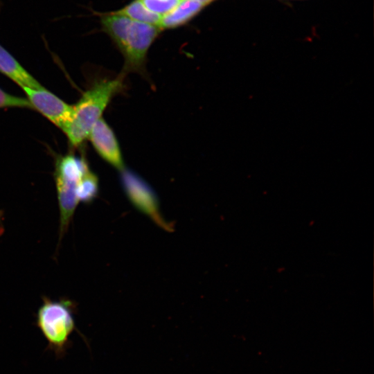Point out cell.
Wrapping results in <instances>:
<instances>
[{"instance_id":"obj_1","label":"cell","mask_w":374,"mask_h":374,"mask_svg":"<svg viewBox=\"0 0 374 374\" xmlns=\"http://www.w3.org/2000/svg\"><path fill=\"white\" fill-rule=\"evenodd\" d=\"M103 30L112 39L124 58L121 74L145 73L149 48L161 30L155 26L132 20L114 12L100 15Z\"/></svg>"},{"instance_id":"obj_2","label":"cell","mask_w":374,"mask_h":374,"mask_svg":"<svg viewBox=\"0 0 374 374\" xmlns=\"http://www.w3.org/2000/svg\"><path fill=\"white\" fill-rule=\"evenodd\" d=\"M124 78L120 73L114 79L95 82L73 105L71 119L63 130L72 146L78 147L88 139L111 100L123 89Z\"/></svg>"},{"instance_id":"obj_3","label":"cell","mask_w":374,"mask_h":374,"mask_svg":"<svg viewBox=\"0 0 374 374\" xmlns=\"http://www.w3.org/2000/svg\"><path fill=\"white\" fill-rule=\"evenodd\" d=\"M90 171L83 157L66 154L55 162V182L60 211V237L67 231L78 204V190L83 177Z\"/></svg>"},{"instance_id":"obj_4","label":"cell","mask_w":374,"mask_h":374,"mask_svg":"<svg viewBox=\"0 0 374 374\" xmlns=\"http://www.w3.org/2000/svg\"><path fill=\"white\" fill-rule=\"evenodd\" d=\"M37 319L45 337L55 345H62L74 326L68 301L46 299L38 311Z\"/></svg>"},{"instance_id":"obj_5","label":"cell","mask_w":374,"mask_h":374,"mask_svg":"<svg viewBox=\"0 0 374 374\" xmlns=\"http://www.w3.org/2000/svg\"><path fill=\"white\" fill-rule=\"evenodd\" d=\"M121 172L123 186L130 201L160 226L170 229L159 211L157 197L151 187L133 172L126 168Z\"/></svg>"},{"instance_id":"obj_6","label":"cell","mask_w":374,"mask_h":374,"mask_svg":"<svg viewBox=\"0 0 374 374\" xmlns=\"http://www.w3.org/2000/svg\"><path fill=\"white\" fill-rule=\"evenodd\" d=\"M21 88L33 109L38 111L63 131L71 119L73 105L67 104L44 87Z\"/></svg>"},{"instance_id":"obj_7","label":"cell","mask_w":374,"mask_h":374,"mask_svg":"<svg viewBox=\"0 0 374 374\" xmlns=\"http://www.w3.org/2000/svg\"><path fill=\"white\" fill-rule=\"evenodd\" d=\"M88 139L96 152L107 163L120 171L125 168L116 135L103 117L94 125Z\"/></svg>"},{"instance_id":"obj_8","label":"cell","mask_w":374,"mask_h":374,"mask_svg":"<svg viewBox=\"0 0 374 374\" xmlns=\"http://www.w3.org/2000/svg\"><path fill=\"white\" fill-rule=\"evenodd\" d=\"M0 72L21 87L41 89L44 87L0 45Z\"/></svg>"},{"instance_id":"obj_9","label":"cell","mask_w":374,"mask_h":374,"mask_svg":"<svg viewBox=\"0 0 374 374\" xmlns=\"http://www.w3.org/2000/svg\"><path fill=\"white\" fill-rule=\"evenodd\" d=\"M204 3L195 0H183L175 8L162 16L159 28L163 30L183 26L190 21L204 8Z\"/></svg>"},{"instance_id":"obj_10","label":"cell","mask_w":374,"mask_h":374,"mask_svg":"<svg viewBox=\"0 0 374 374\" xmlns=\"http://www.w3.org/2000/svg\"><path fill=\"white\" fill-rule=\"evenodd\" d=\"M115 13L125 16L132 20L159 26L162 16L149 10L140 0H134Z\"/></svg>"},{"instance_id":"obj_11","label":"cell","mask_w":374,"mask_h":374,"mask_svg":"<svg viewBox=\"0 0 374 374\" xmlns=\"http://www.w3.org/2000/svg\"><path fill=\"white\" fill-rule=\"evenodd\" d=\"M98 193V179L92 171L88 172L82 179L78 190L79 202L89 203Z\"/></svg>"},{"instance_id":"obj_12","label":"cell","mask_w":374,"mask_h":374,"mask_svg":"<svg viewBox=\"0 0 374 374\" xmlns=\"http://www.w3.org/2000/svg\"><path fill=\"white\" fill-rule=\"evenodd\" d=\"M151 12L163 16L175 8L183 0H140Z\"/></svg>"},{"instance_id":"obj_13","label":"cell","mask_w":374,"mask_h":374,"mask_svg":"<svg viewBox=\"0 0 374 374\" xmlns=\"http://www.w3.org/2000/svg\"><path fill=\"white\" fill-rule=\"evenodd\" d=\"M6 107L33 109L27 98L11 95L0 88V108Z\"/></svg>"},{"instance_id":"obj_14","label":"cell","mask_w":374,"mask_h":374,"mask_svg":"<svg viewBox=\"0 0 374 374\" xmlns=\"http://www.w3.org/2000/svg\"><path fill=\"white\" fill-rule=\"evenodd\" d=\"M195 1H197L199 2H201L202 3H204V5L207 6L208 5L209 3H212L213 1H214L215 0H195Z\"/></svg>"}]
</instances>
